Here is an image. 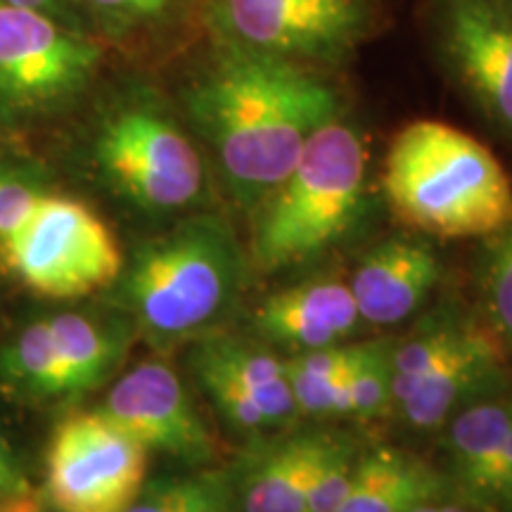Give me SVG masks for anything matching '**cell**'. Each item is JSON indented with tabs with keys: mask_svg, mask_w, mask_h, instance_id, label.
I'll return each instance as SVG.
<instances>
[{
	"mask_svg": "<svg viewBox=\"0 0 512 512\" xmlns=\"http://www.w3.org/2000/svg\"><path fill=\"white\" fill-rule=\"evenodd\" d=\"M190 110L235 200L254 211L290 174L306 143L339 119V98L302 62L223 46L192 91Z\"/></svg>",
	"mask_w": 512,
	"mask_h": 512,
	"instance_id": "obj_1",
	"label": "cell"
},
{
	"mask_svg": "<svg viewBox=\"0 0 512 512\" xmlns=\"http://www.w3.org/2000/svg\"><path fill=\"white\" fill-rule=\"evenodd\" d=\"M396 221L439 240L489 238L512 226V181L475 136L444 121L403 126L382 176Z\"/></svg>",
	"mask_w": 512,
	"mask_h": 512,
	"instance_id": "obj_2",
	"label": "cell"
},
{
	"mask_svg": "<svg viewBox=\"0 0 512 512\" xmlns=\"http://www.w3.org/2000/svg\"><path fill=\"white\" fill-rule=\"evenodd\" d=\"M245 290V256L219 219L178 226L136 254L124 297L159 349L202 335L233 311Z\"/></svg>",
	"mask_w": 512,
	"mask_h": 512,
	"instance_id": "obj_3",
	"label": "cell"
},
{
	"mask_svg": "<svg viewBox=\"0 0 512 512\" xmlns=\"http://www.w3.org/2000/svg\"><path fill=\"white\" fill-rule=\"evenodd\" d=\"M368 155L358 133L335 119L306 143L283 181L254 209V259L264 271L302 264L354 226Z\"/></svg>",
	"mask_w": 512,
	"mask_h": 512,
	"instance_id": "obj_4",
	"label": "cell"
},
{
	"mask_svg": "<svg viewBox=\"0 0 512 512\" xmlns=\"http://www.w3.org/2000/svg\"><path fill=\"white\" fill-rule=\"evenodd\" d=\"M0 261L31 292L79 299L105 290L124 271L119 242L79 200L41 195L24 226L0 245Z\"/></svg>",
	"mask_w": 512,
	"mask_h": 512,
	"instance_id": "obj_5",
	"label": "cell"
},
{
	"mask_svg": "<svg viewBox=\"0 0 512 512\" xmlns=\"http://www.w3.org/2000/svg\"><path fill=\"white\" fill-rule=\"evenodd\" d=\"M147 448L100 411L57 427L46 456V494L57 512H126L145 486Z\"/></svg>",
	"mask_w": 512,
	"mask_h": 512,
	"instance_id": "obj_6",
	"label": "cell"
},
{
	"mask_svg": "<svg viewBox=\"0 0 512 512\" xmlns=\"http://www.w3.org/2000/svg\"><path fill=\"white\" fill-rule=\"evenodd\" d=\"M95 157L128 200L155 211L188 207L200 197L204 166L190 138L155 110L128 107L102 126Z\"/></svg>",
	"mask_w": 512,
	"mask_h": 512,
	"instance_id": "obj_7",
	"label": "cell"
},
{
	"mask_svg": "<svg viewBox=\"0 0 512 512\" xmlns=\"http://www.w3.org/2000/svg\"><path fill=\"white\" fill-rule=\"evenodd\" d=\"M223 46L285 60H335L366 34V0H211Z\"/></svg>",
	"mask_w": 512,
	"mask_h": 512,
	"instance_id": "obj_8",
	"label": "cell"
},
{
	"mask_svg": "<svg viewBox=\"0 0 512 512\" xmlns=\"http://www.w3.org/2000/svg\"><path fill=\"white\" fill-rule=\"evenodd\" d=\"M98 48L38 8L0 5V93L36 105L76 91L93 72Z\"/></svg>",
	"mask_w": 512,
	"mask_h": 512,
	"instance_id": "obj_9",
	"label": "cell"
},
{
	"mask_svg": "<svg viewBox=\"0 0 512 512\" xmlns=\"http://www.w3.org/2000/svg\"><path fill=\"white\" fill-rule=\"evenodd\" d=\"M437 24L460 86L512 133V0H441Z\"/></svg>",
	"mask_w": 512,
	"mask_h": 512,
	"instance_id": "obj_10",
	"label": "cell"
},
{
	"mask_svg": "<svg viewBox=\"0 0 512 512\" xmlns=\"http://www.w3.org/2000/svg\"><path fill=\"white\" fill-rule=\"evenodd\" d=\"M197 380L233 430L268 432L299 415L285 358L245 339L209 337L195 354Z\"/></svg>",
	"mask_w": 512,
	"mask_h": 512,
	"instance_id": "obj_11",
	"label": "cell"
},
{
	"mask_svg": "<svg viewBox=\"0 0 512 512\" xmlns=\"http://www.w3.org/2000/svg\"><path fill=\"white\" fill-rule=\"evenodd\" d=\"M147 451L169 453L202 465L216 456V444L197 415L181 377L162 361H143L119 377L100 408Z\"/></svg>",
	"mask_w": 512,
	"mask_h": 512,
	"instance_id": "obj_12",
	"label": "cell"
},
{
	"mask_svg": "<svg viewBox=\"0 0 512 512\" xmlns=\"http://www.w3.org/2000/svg\"><path fill=\"white\" fill-rule=\"evenodd\" d=\"M361 323L349 283L313 278L268 294L252 313V328L268 344L294 354L342 344Z\"/></svg>",
	"mask_w": 512,
	"mask_h": 512,
	"instance_id": "obj_13",
	"label": "cell"
},
{
	"mask_svg": "<svg viewBox=\"0 0 512 512\" xmlns=\"http://www.w3.org/2000/svg\"><path fill=\"white\" fill-rule=\"evenodd\" d=\"M439 273V259L427 242H382L356 266L349 283L358 316L370 325L401 323L430 297Z\"/></svg>",
	"mask_w": 512,
	"mask_h": 512,
	"instance_id": "obj_14",
	"label": "cell"
},
{
	"mask_svg": "<svg viewBox=\"0 0 512 512\" xmlns=\"http://www.w3.org/2000/svg\"><path fill=\"white\" fill-rule=\"evenodd\" d=\"M339 434L302 432L271 441L249 458L240 479L245 512H306L313 479Z\"/></svg>",
	"mask_w": 512,
	"mask_h": 512,
	"instance_id": "obj_15",
	"label": "cell"
},
{
	"mask_svg": "<svg viewBox=\"0 0 512 512\" xmlns=\"http://www.w3.org/2000/svg\"><path fill=\"white\" fill-rule=\"evenodd\" d=\"M501 368V347L489 332L472 328L456 354L441 361L432 373L415 384L413 392L396 406L415 430H434L444 425L460 403H472Z\"/></svg>",
	"mask_w": 512,
	"mask_h": 512,
	"instance_id": "obj_16",
	"label": "cell"
},
{
	"mask_svg": "<svg viewBox=\"0 0 512 512\" xmlns=\"http://www.w3.org/2000/svg\"><path fill=\"white\" fill-rule=\"evenodd\" d=\"M441 489L444 479L425 460L380 446L356 458L354 482L337 512H411L437 501Z\"/></svg>",
	"mask_w": 512,
	"mask_h": 512,
	"instance_id": "obj_17",
	"label": "cell"
},
{
	"mask_svg": "<svg viewBox=\"0 0 512 512\" xmlns=\"http://www.w3.org/2000/svg\"><path fill=\"white\" fill-rule=\"evenodd\" d=\"M510 422L512 403L498 399L472 401V406L453 413L448 453L467 494L496 503Z\"/></svg>",
	"mask_w": 512,
	"mask_h": 512,
	"instance_id": "obj_18",
	"label": "cell"
},
{
	"mask_svg": "<svg viewBox=\"0 0 512 512\" xmlns=\"http://www.w3.org/2000/svg\"><path fill=\"white\" fill-rule=\"evenodd\" d=\"M48 325L60 354L67 394H83L98 387L114 368L119 344L95 320L79 313L53 316L48 318Z\"/></svg>",
	"mask_w": 512,
	"mask_h": 512,
	"instance_id": "obj_19",
	"label": "cell"
},
{
	"mask_svg": "<svg viewBox=\"0 0 512 512\" xmlns=\"http://www.w3.org/2000/svg\"><path fill=\"white\" fill-rule=\"evenodd\" d=\"M366 342L332 344V347L302 351L285 358L287 380L294 401L304 415H335V401L342 384L347 382L358 358L363 356Z\"/></svg>",
	"mask_w": 512,
	"mask_h": 512,
	"instance_id": "obj_20",
	"label": "cell"
},
{
	"mask_svg": "<svg viewBox=\"0 0 512 512\" xmlns=\"http://www.w3.org/2000/svg\"><path fill=\"white\" fill-rule=\"evenodd\" d=\"M233 477L223 470L162 477L143 486L126 512H230Z\"/></svg>",
	"mask_w": 512,
	"mask_h": 512,
	"instance_id": "obj_21",
	"label": "cell"
},
{
	"mask_svg": "<svg viewBox=\"0 0 512 512\" xmlns=\"http://www.w3.org/2000/svg\"><path fill=\"white\" fill-rule=\"evenodd\" d=\"M3 373L12 382L38 396H67L64 370L57 354L48 318L31 323L17 335L3 356Z\"/></svg>",
	"mask_w": 512,
	"mask_h": 512,
	"instance_id": "obj_22",
	"label": "cell"
},
{
	"mask_svg": "<svg viewBox=\"0 0 512 512\" xmlns=\"http://www.w3.org/2000/svg\"><path fill=\"white\" fill-rule=\"evenodd\" d=\"M392 354L389 339L366 342L363 356L351 370L347 382L339 389L335 415H354V418H377L394 403L392 394Z\"/></svg>",
	"mask_w": 512,
	"mask_h": 512,
	"instance_id": "obj_23",
	"label": "cell"
},
{
	"mask_svg": "<svg viewBox=\"0 0 512 512\" xmlns=\"http://www.w3.org/2000/svg\"><path fill=\"white\" fill-rule=\"evenodd\" d=\"M470 332L472 328H467V325L453 323V320H439V323L415 332L401 347H396L392 354L394 403H401L413 392V387L422 377L432 373L448 356L456 354Z\"/></svg>",
	"mask_w": 512,
	"mask_h": 512,
	"instance_id": "obj_24",
	"label": "cell"
},
{
	"mask_svg": "<svg viewBox=\"0 0 512 512\" xmlns=\"http://www.w3.org/2000/svg\"><path fill=\"white\" fill-rule=\"evenodd\" d=\"M356 451L349 439L339 437L335 448L320 465L316 479H313L309 505L306 512H337L339 505L349 494V486L354 482Z\"/></svg>",
	"mask_w": 512,
	"mask_h": 512,
	"instance_id": "obj_25",
	"label": "cell"
},
{
	"mask_svg": "<svg viewBox=\"0 0 512 512\" xmlns=\"http://www.w3.org/2000/svg\"><path fill=\"white\" fill-rule=\"evenodd\" d=\"M498 235L486 273V299L498 337L512 347V226Z\"/></svg>",
	"mask_w": 512,
	"mask_h": 512,
	"instance_id": "obj_26",
	"label": "cell"
},
{
	"mask_svg": "<svg viewBox=\"0 0 512 512\" xmlns=\"http://www.w3.org/2000/svg\"><path fill=\"white\" fill-rule=\"evenodd\" d=\"M38 197L41 195L24 183L0 174V245L8 242L24 226V221L36 207Z\"/></svg>",
	"mask_w": 512,
	"mask_h": 512,
	"instance_id": "obj_27",
	"label": "cell"
},
{
	"mask_svg": "<svg viewBox=\"0 0 512 512\" xmlns=\"http://www.w3.org/2000/svg\"><path fill=\"white\" fill-rule=\"evenodd\" d=\"M100 15L117 22H138V19L159 17L171 8L174 0H88Z\"/></svg>",
	"mask_w": 512,
	"mask_h": 512,
	"instance_id": "obj_28",
	"label": "cell"
},
{
	"mask_svg": "<svg viewBox=\"0 0 512 512\" xmlns=\"http://www.w3.org/2000/svg\"><path fill=\"white\" fill-rule=\"evenodd\" d=\"M496 505H498V508L512 512V422H510L508 444H505V458H503L501 482H498Z\"/></svg>",
	"mask_w": 512,
	"mask_h": 512,
	"instance_id": "obj_29",
	"label": "cell"
},
{
	"mask_svg": "<svg viewBox=\"0 0 512 512\" xmlns=\"http://www.w3.org/2000/svg\"><path fill=\"white\" fill-rule=\"evenodd\" d=\"M22 491H29V484L24 482L22 475H8V472H0V501L8 496L22 494Z\"/></svg>",
	"mask_w": 512,
	"mask_h": 512,
	"instance_id": "obj_30",
	"label": "cell"
},
{
	"mask_svg": "<svg viewBox=\"0 0 512 512\" xmlns=\"http://www.w3.org/2000/svg\"><path fill=\"white\" fill-rule=\"evenodd\" d=\"M0 472H8V475H19L15 458H12L10 444L5 441L3 434H0Z\"/></svg>",
	"mask_w": 512,
	"mask_h": 512,
	"instance_id": "obj_31",
	"label": "cell"
},
{
	"mask_svg": "<svg viewBox=\"0 0 512 512\" xmlns=\"http://www.w3.org/2000/svg\"><path fill=\"white\" fill-rule=\"evenodd\" d=\"M0 5H15V8H38L46 10L50 0H0Z\"/></svg>",
	"mask_w": 512,
	"mask_h": 512,
	"instance_id": "obj_32",
	"label": "cell"
},
{
	"mask_svg": "<svg viewBox=\"0 0 512 512\" xmlns=\"http://www.w3.org/2000/svg\"><path fill=\"white\" fill-rule=\"evenodd\" d=\"M437 510L439 512H470L467 508H463V505H453V503H437Z\"/></svg>",
	"mask_w": 512,
	"mask_h": 512,
	"instance_id": "obj_33",
	"label": "cell"
},
{
	"mask_svg": "<svg viewBox=\"0 0 512 512\" xmlns=\"http://www.w3.org/2000/svg\"><path fill=\"white\" fill-rule=\"evenodd\" d=\"M411 512H439L437 510V503H422V505H418V508H415V510H411Z\"/></svg>",
	"mask_w": 512,
	"mask_h": 512,
	"instance_id": "obj_34",
	"label": "cell"
}]
</instances>
